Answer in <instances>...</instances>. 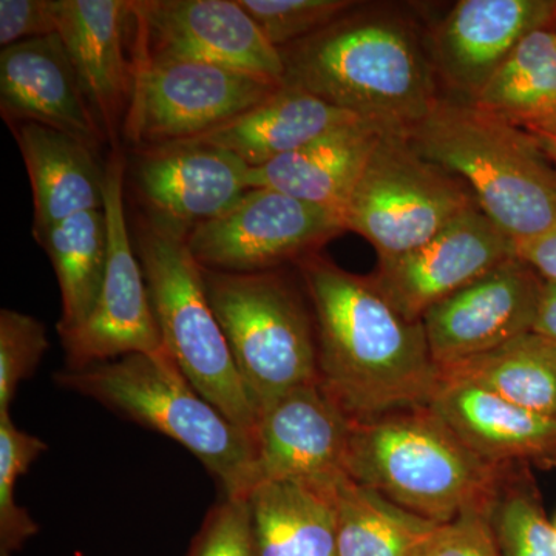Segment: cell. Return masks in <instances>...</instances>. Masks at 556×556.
I'll return each instance as SVG.
<instances>
[{"instance_id":"obj_1","label":"cell","mask_w":556,"mask_h":556,"mask_svg":"<svg viewBox=\"0 0 556 556\" xmlns=\"http://www.w3.org/2000/svg\"><path fill=\"white\" fill-rule=\"evenodd\" d=\"M313 308L318 383L353 420L427 407L439 386L422 321L324 255L299 260Z\"/></svg>"},{"instance_id":"obj_2","label":"cell","mask_w":556,"mask_h":556,"mask_svg":"<svg viewBox=\"0 0 556 556\" xmlns=\"http://www.w3.org/2000/svg\"><path fill=\"white\" fill-rule=\"evenodd\" d=\"M280 54L285 86L309 91L388 134H407L441 101L437 70L416 31L388 14L348 13Z\"/></svg>"},{"instance_id":"obj_3","label":"cell","mask_w":556,"mask_h":556,"mask_svg":"<svg viewBox=\"0 0 556 556\" xmlns=\"http://www.w3.org/2000/svg\"><path fill=\"white\" fill-rule=\"evenodd\" d=\"M424 159L463 179L515 248L556 226V164L535 135L471 102L439 101L407 134Z\"/></svg>"},{"instance_id":"obj_4","label":"cell","mask_w":556,"mask_h":556,"mask_svg":"<svg viewBox=\"0 0 556 556\" xmlns=\"http://www.w3.org/2000/svg\"><path fill=\"white\" fill-rule=\"evenodd\" d=\"M504 467L475 455L428 405L354 420L346 460L354 481L438 525L489 507Z\"/></svg>"},{"instance_id":"obj_5","label":"cell","mask_w":556,"mask_h":556,"mask_svg":"<svg viewBox=\"0 0 556 556\" xmlns=\"http://www.w3.org/2000/svg\"><path fill=\"white\" fill-rule=\"evenodd\" d=\"M54 379L177 441L218 479L225 496H248L257 485L255 438L201 396L166 350L64 369Z\"/></svg>"},{"instance_id":"obj_6","label":"cell","mask_w":556,"mask_h":556,"mask_svg":"<svg viewBox=\"0 0 556 556\" xmlns=\"http://www.w3.org/2000/svg\"><path fill=\"white\" fill-rule=\"evenodd\" d=\"M188 233L155 214L142 218L135 232L164 350L201 396L255 438L260 409L208 303L203 268L190 252Z\"/></svg>"},{"instance_id":"obj_7","label":"cell","mask_w":556,"mask_h":556,"mask_svg":"<svg viewBox=\"0 0 556 556\" xmlns=\"http://www.w3.org/2000/svg\"><path fill=\"white\" fill-rule=\"evenodd\" d=\"M203 274L208 303L260 413L289 391L318 382L314 317L277 270Z\"/></svg>"},{"instance_id":"obj_8","label":"cell","mask_w":556,"mask_h":556,"mask_svg":"<svg viewBox=\"0 0 556 556\" xmlns=\"http://www.w3.org/2000/svg\"><path fill=\"white\" fill-rule=\"evenodd\" d=\"M477 206L463 179L420 156L405 135H380L343 211L379 262L402 257Z\"/></svg>"},{"instance_id":"obj_9","label":"cell","mask_w":556,"mask_h":556,"mask_svg":"<svg viewBox=\"0 0 556 556\" xmlns=\"http://www.w3.org/2000/svg\"><path fill=\"white\" fill-rule=\"evenodd\" d=\"M131 60L134 89L123 130L138 150L203 137L283 87L219 65Z\"/></svg>"},{"instance_id":"obj_10","label":"cell","mask_w":556,"mask_h":556,"mask_svg":"<svg viewBox=\"0 0 556 556\" xmlns=\"http://www.w3.org/2000/svg\"><path fill=\"white\" fill-rule=\"evenodd\" d=\"M345 230L334 212L252 188L225 214L190 230L188 244L201 268L257 274L316 254Z\"/></svg>"},{"instance_id":"obj_11","label":"cell","mask_w":556,"mask_h":556,"mask_svg":"<svg viewBox=\"0 0 556 556\" xmlns=\"http://www.w3.org/2000/svg\"><path fill=\"white\" fill-rule=\"evenodd\" d=\"M126 156L113 148L104 166V214L108 219V265L100 298L86 324L62 338L67 369L164 351L150 303L141 263L127 228L124 182Z\"/></svg>"},{"instance_id":"obj_12","label":"cell","mask_w":556,"mask_h":556,"mask_svg":"<svg viewBox=\"0 0 556 556\" xmlns=\"http://www.w3.org/2000/svg\"><path fill=\"white\" fill-rule=\"evenodd\" d=\"M131 58L199 62L285 86V62L239 0H131Z\"/></svg>"},{"instance_id":"obj_13","label":"cell","mask_w":556,"mask_h":556,"mask_svg":"<svg viewBox=\"0 0 556 556\" xmlns=\"http://www.w3.org/2000/svg\"><path fill=\"white\" fill-rule=\"evenodd\" d=\"M544 278L514 255L422 318L431 358L450 367L532 331Z\"/></svg>"},{"instance_id":"obj_14","label":"cell","mask_w":556,"mask_h":556,"mask_svg":"<svg viewBox=\"0 0 556 556\" xmlns=\"http://www.w3.org/2000/svg\"><path fill=\"white\" fill-rule=\"evenodd\" d=\"M515 244L477 206L453 219L422 247L379 262L371 280L409 321L514 257Z\"/></svg>"},{"instance_id":"obj_15","label":"cell","mask_w":556,"mask_h":556,"mask_svg":"<svg viewBox=\"0 0 556 556\" xmlns=\"http://www.w3.org/2000/svg\"><path fill=\"white\" fill-rule=\"evenodd\" d=\"M353 424L318 382L276 399L260 413L255 431L257 484L303 481L329 485L346 477Z\"/></svg>"},{"instance_id":"obj_16","label":"cell","mask_w":556,"mask_h":556,"mask_svg":"<svg viewBox=\"0 0 556 556\" xmlns=\"http://www.w3.org/2000/svg\"><path fill=\"white\" fill-rule=\"evenodd\" d=\"M249 167L206 142H172L139 150L135 179L150 214L192 230L229 211L249 188Z\"/></svg>"},{"instance_id":"obj_17","label":"cell","mask_w":556,"mask_h":556,"mask_svg":"<svg viewBox=\"0 0 556 556\" xmlns=\"http://www.w3.org/2000/svg\"><path fill=\"white\" fill-rule=\"evenodd\" d=\"M555 21L551 0H460L434 33L431 61L473 102L519 42Z\"/></svg>"},{"instance_id":"obj_18","label":"cell","mask_w":556,"mask_h":556,"mask_svg":"<svg viewBox=\"0 0 556 556\" xmlns=\"http://www.w3.org/2000/svg\"><path fill=\"white\" fill-rule=\"evenodd\" d=\"M0 110L7 124H42L94 150L109 141L60 35L0 51Z\"/></svg>"},{"instance_id":"obj_19","label":"cell","mask_w":556,"mask_h":556,"mask_svg":"<svg viewBox=\"0 0 556 556\" xmlns=\"http://www.w3.org/2000/svg\"><path fill=\"white\" fill-rule=\"evenodd\" d=\"M58 16V35L80 87L116 148L134 89V60L126 49L131 0H60Z\"/></svg>"},{"instance_id":"obj_20","label":"cell","mask_w":556,"mask_h":556,"mask_svg":"<svg viewBox=\"0 0 556 556\" xmlns=\"http://www.w3.org/2000/svg\"><path fill=\"white\" fill-rule=\"evenodd\" d=\"M428 407L485 463L556 467V417L519 407L467 380L442 378Z\"/></svg>"},{"instance_id":"obj_21","label":"cell","mask_w":556,"mask_h":556,"mask_svg":"<svg viewBox=\"0 0 556 556\" xmlns=\"http://www.w3.org/2000/svg\"><path fill=\"white\" fill-rule=\"evenodd\" d=\"M27 167L38 241L58 223L104 208V167L80 139L36 123H10Z\"/></svg>"},{"instance_id":"obj_22","label":"cell","mask_w":556,"mask_h":556,"mask_svg":"<svg viewBox=\"0 0 556 556\" xmlns=\"http://www.w3.org/2000/svg\"><path fill=\"white\" fill-rule=\"evenodd\" d=\"M382 134L367 121L346 124L295 152L249 169V188L278 190L343 219L348 200Z\"/></svg>"},{"instance_id":"obj_23","label":"cell","mask_w":556,"mask_h":556,"mask_svg":"<svg viewBox=\"0 0 556 556\" xmlns=\"http://www.w3.org/2000/svg\"><path fill=\"white\" fill-rule=\"evenodd\" d=\"M356 121L364 119L309 91L283 86L254 109L195 139L228 150L255 169Z\"/></svg>"},{"instance_id":"obj_24","label":"cell","mask_w":556,"mask_h":556,"mask_svg":"<svg viewBox=\"0 0 556 556\" xmlns=\"http://www.w3.org/2000/svg\"><path fill=\"white\" fill-rule=\"evenodd\" d=\"M332 484L255 485L248 500L257 556H338Z\"/></svg>"},{"instance_id":"obj_25","label":"cell","mask_w":556,"mask_h":556,"mask_svg":"<svg viewBox=\"0 0 556 556\" xmlns=\"http://www.w3.org/2000/svg\"><path fill=\"white\" fill-rule=\"evenodd\" d=\"M331 496L338 556H419L441 526L348 475L331 485Z\"/></svg>"},{"instance_id":"obj_26","label":"cell","mask_w":556,"mask_h":556,"mask_svg":"<svg viewBox=\"0 0 556 556\" xmlns=\"http://www.w3.org/2000/svg\"><path fill=\"white\" fill-rule=\"evenodd\" d=\"M438 369L439 378L467 380L519 407L556 417V342L536 332Z\"/></svg>"},{"instance_id":"obj_27","label":"cell","mask_w":556,"mask_h":556,"mask_svg":"<svg viewBox=\"0 0 556 556\" xmlns=\"http://www.w3.org/2000/svg\"><path fill=\"white\" fill-rule=\"evenodd\" d=\"M471 104L535 134L556 116V30L519 42Z\"/></svg>"},{"instance_id":"obj_28","label":"cell","mask_w":556,"mask_h":556,"mask_svg":"<svg viewBox=\"0 0 556 556\" xmlns=\"http://www.w3.org/2000/svg\"><path fill=\"white\" fill-rule=\"evenodd\" d=\"M56 274L62 298L61 339L78 331L100 298L108 265V219L102 211L80 212L38 240Z\"/></svg>"},{"instance_id":"obj_29","label":"cell","mask_w":556,"mask_h":556,"mask_svg":"<svg viewBox=\"0 0 556 556\" xmlns=\"http://www.w3.org/2000/svg\"><path fill=\"white\" fill-rule=\"evenodd\" d=\"M501 556H556V530L527 466H506L486 507Z\"/></svg>"},{"instance_id":"obj_30","label":"cell","mask_w":556,"mask_h":556,"mask_svg":"<svg viewBox=\"0 0 556 556\" xmlns=\"http://www.w3.org/2000/svg\"><path fill=\"white\" fill-rule=\"evenodd\" d=\"M47 448L42 439L14 426L10 412H0V556L17 554L39 532L38 522L14 500V490Z\"/></svg>"},{"instance_id":"obj_31","label":"cell","mask_w":556,"mask_h":556,"mask_svg":"<svg viewBox=\"0 0 556 556\" xmlns=\"http://www.w3.org/2000/svg\"><path fill=\"white\" fill-rule=\"evenodd\" d=\"M277 50L311 38L356 9L351 0H239Z\"/></svg>"},{"instance_id":"obj_32","label":"cell","mask_w":556,"mask_h":556,"mask_svg":"<svg viewBox=\"0 0 556 556\" xmlns=\"http://www.w3.org/2000/svg\"><path fill=\"white\" fill-rule=\"evenodd\" d=\"M47 350V329L38 318L0 311V412H10L17 388L35 372Z\"/></svg>"},{"instance_id":"obj_33","label":"cell","mask_w":556,"mask_h":556,"mask_svg":"<svg viewBox=\"0 0 556 556\" xmlns=\"http://www.w3.org/2000/svg\"><path fill=\"white\" fill-rule=\"evenodd\" d=\"M189 556H257L248 496H225L211 508Z\"/></svg>"},{"instance_id":"obj_34","label":"cell","mask_w":556,"mask_h":556,"mask_svg":"<svg viewBox=\"0 0 556 556\" xmlns=\"http://www.w3.org/2000/svg\"><path fill=\"white\" fill-rule=\"evenodd\" d=\"M419 556H501L486 508L468 510L439 526Z\"/></svg>"},{"instance_id":"obj_35","label":"cell","mask_w":556,"mask_h":556,"mask_svg":"<svg viewBox=\"0 0 556 556\" xmlns=\"http://www.w3.org/2000/svg\"><path fill=\"white\" fill-rule=\"evenodd\" d=\"M60 0H0V46L2 49L58 35Z\"/></svg>"},{"instance_id":"obj_36","label":"cell","mask_w":556,"mask_h":556,"mask_svg":"<svg viewBox=\"0 0 556 556\" xmlns=\"http://www.w3.org/2000/svg\"><path fill=\"white\" fill-rule=\"evenodd\" d=\"M515 254L532 266L544 280L556 281V226L540 239L515 248Z\"/></svg>"},{"instance_id":"obj_37","label":"cell","mask_w":556,"mask_h":556,"mask_svg":"<svg viewBox=\"0 0 556 556\" xmlns=\"http://www.w3.org/2000/svg\"><path fill=\"white\" fill-rule=\"evenodd\" d=\"M532 332L556 342V281L544 280Z\"/></svg>"},{"instance_id":"obj_38","label":"cell","mask_w":556,"mask_h":556,"mask_svg":"<svg viewBox=\"0 0 556 556\" xmlns=\"http://www.w3.org/2000/svg\"><path fill=\"white\" fill-rule=\"evenodd\" d=\"M535 135L538 142H540L541 149L547 153L548 159L554 161L556 164V138L546 137V135Z\"/></svg>"},{"instance_id":"obj_39","label":"cell","mask_w":556,"mask_h":556,"mask_svg":"<svg viewBox=\"0 0 556 556\" xmlns=\"http://www.w3.org/2000/svg\"><path fill=\"white\" fill-rule=\"evenodd\" d=\"M536 135H546V137L556 138V116L554 119L548 121L546 126L541 127L540 130L535 131Z\"/></svg>"},{"instance_id":"obj_40","label":"cell","mask_w":556,"mask_h":556,"mask_svg":"<svg viewBox=\"0 0 556 556\" xmlns=\"http://www.w3.org/2000/svg\"><path fill=\"white\" fill-rule=\"evenodd\" d=\"M554 526H555V530H556V518L554 519Z\"/></svg>"},{"instance_id":"obj_41","label":"cell","mask_w":556,"mask_h":556,"mask_svg":"<svg viewBox=\"0 0 556 556\" xmlns=\"http://www.w3.org/2000/svg\"><path fill=\"white\" fill-rule=\"evenodd\" d=\"M555 30H556V21H555Z\"/></svg>"}]
</instances>
